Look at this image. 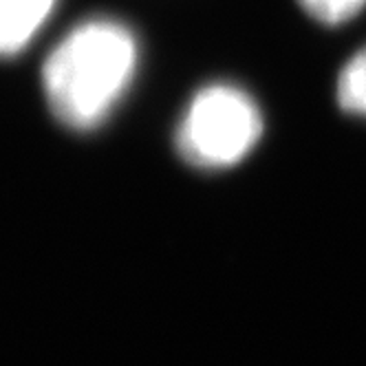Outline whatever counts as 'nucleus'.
<instances>
[{"mask_svg": "<svg viewBox=\"0 0 366 366\" xmlns=\"http://www.w3.org/2000/svg\"><path fill=\"white\" fill-rule=\"evenodd\" d=\"M137 69V40L115 20H89L51 51L42 86L54 117L71 130H93L111 115Z\"/></svg>", "mask_w": 366, "mask_h": 366, "instance_id": "f257e3e1", "label": "nucleus"}, {"mask_svg": "<svg viewBox=\"0 0 366 366\" xmlns=\"http://www.w3.org/2000/svg\"><path fill=\"white\" fill-rule=\"evenodd\" d=\"M298 5L322 24H342L366 7V0H298Z\"/></svg>", "mask_w": 366, "mask_h": 366, "instance_id": "39448f33", "label": "nucleus"}, {"mask_svg": "<svg viewBox=\"0 0 366 366\" xmlns=\"http://www.w3.org/2000/svg\"><path fill=\"white\" fill-rule=\"evenodd\" d=\"M263 133V117L254 99L232 84L201 89L177 128V150L190 166L221 170L237 166Z\"/></svg>", "mask_w": 366, "mask_h": 366, "instance_id": "f03ea898", "label": "nucleus"}, {"mask_svg": "<svg viewBox=\"0 0 366 366\" xmlns=\"http://www.w3.org/2000/svg\"><path fill=\"white\" fill-rule=\"evenodd\" d=\"M56 0H0V58L27 46L54 11Z\"/></svg>", "mask_w": 366, "mask_h": 366, "instance_id": "7ed1b4c3", "label": "nucleus"}, {"mask_svg": "<svg viewBox=\"0 0 366 366\" xmlns=\"http://www.w3.org/2000/svg\"><path fill=\"white\" fill-rule=\"evenodd\" d=\"M337 102L345 111L366 117V46L357 51L340 73Z\"/></svg>", "mask_w": 366, "mask_h": 366, "instance_id": "20e7f679", "label": "nucleus"}]
</instances>
